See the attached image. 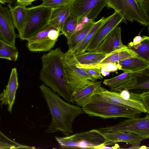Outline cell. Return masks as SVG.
Here are the masks:
<instances>
[{
	"label": "cell",
	"mask_w": 149,
	"mask_h": 149,
	"mask_svg": "<svg viewBox=\"0 0 149 149\" xmlns=\"http://www.w3.org/2000/svg\"><path fill=\"white\" fill-rule=\"evenodd\" d=\"M39 88L52 116L51 122L46 132L48 133L60 131L65 136L72 134L74 120L84 113L82 108L65 102L44 84L40 86Z\"/></svg>",
	"instance_id": "cell-1"
},
{
	"label": "cell",
	"mask_w": 149,
	"mask_h": 149,
	"mask_svg": "<svg viewBox=\"0 0 149 149\" xmlns=\"http://www.w3.org/2000/svg\"><path fill=\"white\" fill-rule=\"evenodd\" d=\"M64 53L60 48L50 50L41 57L42 68L39 78L44 84L65 100L72 102V95L65 76Z\"/></svg>",
	"instance_id": "cell-2"
},
{
	"label": "cell",
	"mask_w": 149,
	"mask_h": 149,
	"mask_svg": "<svg viewBox=\"0 0 149 149\" xmlns=\"http://www.w3.org/2000/svg\"><path fill=\"white\" fill-rule=\"evenodd\" d=\"M82 107L84 113L89 116L104 119L136 118L142 112L129 107L108 101L97 94L94 95L89 102Z\"/></svg>",
	"instance_id": "cell-3"
},
{
	"label": "cell",
	"mask_w": 149,
	"mask_h": 149,
	"mask_svg": "<svg viewBox=\"0 0 149 149\" xmlns=\"http://www.w3.org/2000/svg\"><path fill=\"white\" fill-rule=\"evenodd\" d=\"M59 146L63 148L96 149L107 141L98 129H93L64 137H55Z\"/></svg>",
	"instance_id": "cell-4"
},
{
	"label": "cell",
	"mask_w": 149,
	"mask_h": 149,
	"mask_svg": "<svg viewBox=\"0 0 149 149\" xmlns=\"http://www.w3.org/2000/svg\"><path fill=\"white\" fill-rule=\"evenodd\" d=\"M74 55L72 51L68 50L64 53L63 59L67 82L72 96L77 91L96 80L84 69L77 66Z\"/></svg>",
	"instance_id": "cell-5"
},
{
	"label": "cell",
	"mask_w": 149,
	"mask_h": 149,
	"mask_svg": "<svg viewBox=\"0 0 149 149\" xmlns=\"http://www.w3.org/2000/svg\"><path fill=\"white\" fill-rule=\"evenodd\" d=\"M52 8L38 6L27 8V17L23 31L18 35L22 40H27L48 24Z\"/></svg>",
	"instance_id": "cell-6"
},
{
	"label": "cell",
	"mask_w": 149,
	"mask_h": 149,
	"mask_svg": "<svg viewBox=\"0 0 149 149\" xmlns=\"http://www.w3.org/2000/svg\"><path fill=\"white\" fill-rule=\"evenodd\" d=\"M102 133L121 132L132 133L143 139L149 137V115L148 113L144 118H128L111 126L101 127L98 129Z\"/></svg>",
	"instance_id": "cell-7"
},
{
	"label": "cell",
	"mask_w": 149,
	"mask_h": 149,
	"mask_svg": "<svg viewBox=\"0 0 149 149\" xmlns=\"http://www.w3.org/2000/svg\"><path fill=\"white\" fill-rule=\"evenodd\" d=\"M106 6L113 9L127 20L136 21L145 26L149 25L140 6L136 0H108Z\"/></svg>",
	"instance_id": "cell-8"
},
{
	"label": "cell",
	"mask_w": 149,
	"mask_h": 149,
	"mask_svg": "<svg viewBox=\"0 0 149 149\" xmlns=\"http://www.w3.org/2000/svg\"><path fill=\"white\" fill-rule=\"evenodd\" d=\"M108 0H72L68 4L70 14L77 18L79 22L86 17L88 21H94Z\"/></svg>",
	"instance_id": "cell-9"
},
{
	"label": "cell",
	"mask_w": 149,
	"mask_h": 149,
	"mask_svg": "<svg viewBox=\"0 0 149 149\" xmlns=\"http://www.w3.org/2000/svg\"><path fill=\"white\" fill-rule=\"evenodd\" d=\"M61 31L49 24L28 39L27 47L31 52H47L55 45Z\"/></svg>",
	"instance_id": "cell-10"
},
{
	"label": "cell",
	"mask_w": 149,
	"mask_h": 149,
	"mask_svg": "<svg viewBox=\"0 0 149 149\" xmlns=\"http://www.w3.org/2000/svg\"><path fill=\"white\" fill-rule=\"evenodd\" d=\"M122 22H124L123 18L119 14L115 11L111 15L105 18L103 23L93 36L86 52L96 51L106 36Z\"/></svg>",
	"instance_id": "cell-11"
},
{
	"label": "cell",
	"mask_w": 149,
	"mask_h": 149,
	"mask_svg": "<svg viewBox=\"0 0 149 149\" xmlns=\"http://www.w3.org/2000/svg\"><path fill=\"white\" fill-rule=\"evenodd\" d=\"M15 28L8 8L0 3V40L13 47H16Z\"/></svg>",
	"instance_id": "cell-12"
},
{
	"label": "cell",
	"mask_w": 149,
	"mask_h": 149,
	"mask_svg": "<svg viewBox=\"0 0 149 149\" xmlns=\"http://www.w3.org/2000/svg\"><path fill=\"white\" fill-rule=\"evenodd\" d=\"M147 70L143 69L131 72H125L114 77L104 80L103 83L111 90L120 91L138 82L137 78L142 77Z\"/></svg>",
	"instance_id": "cell-13"
},
{
	"label": "cell",
	"mask_w": 149,
	"mask_h": 149,
	"mask_svg": "<svg viewBox=\"0 0 149 149\" xmlns=\"http://www.w3.org/2000/svg\"><path fill=\"white\" fill-rule=\"evenodd\" d=\"M126 46L122 42L121 29L117 26L106 36L95 51L109 54Z\"/></svg>",
	"instance_id": "cell-14"
},
{
	"label": "cell",
	"mask_w": 149,
	"mask_h": 149,
	"mask_svg": "<svg viewBox=\"0 0 149 149\" xmlns=\"http://www.w3.org/2000/svg\"><path fill=\"white\" fill-rule=\"evenodd\" d=\"M18 86L17 69L14 68L12 70L9 79L5 89L0 94L1 105L2 106L7 105V110L10 112L12 111Z\"/></svg>",
	"instance_id": "cell-15"
},
{
	"label": "cell",
	"mask_w": 149,
	"mask_h": 149,
	"mask_svg": "<svg viewBox=\"0 0 149 149\" xmlns=\"http://www.w3.org/2000/svg\"><path fill=\"white\" fill-rule=\"evenodd\" d=\"M102 133L107 140V146L123 142L132 145L129 148H143L140 145L141 142L143 140L139 136L133 133L119 131Z\"/></svg>",
	"instance_id": "cell-16"
},
{
	"label": "cell",
	"mask_w": 149,
	"mask_h": 149,
	"mask_svg": "<svg viewBox=\"0 0 149 149\" xmlns=\"http://www.w3.org/2000/svg\"><path fill=\"white\" fill-rule=\"evenodd\" d=\"M96 94L108 101L129 107L142 112L148 113L142 101L124 99L120 96L119 93L109 91L101 86Z\"/></svg>",
	"instance_id": "cell-17"
},
{
	"label": "cell",
	"mask_w": 149,
	"mask_h": 149,
	"mask_svg": "<svg viewBox=\"0 0 149 149\" xmlns=\"http://www.w3.org/2000/svg\"><path fill=\"white\" fill-rule=\"evenodd\" d=\"M96 51L86 52L77 55H74L76 65L84 69L91 67H98L100 62L108 55Z\"/></svg>",
	"instance_id": "cell-18"
},
{
	"label": "cell",
	"mask_w": 149,
	"mask_h": 149,
	"mask_svg": "<svg viewBox=\"0 0 149 149\" xmlns=\"http://www.w3.org/2000/svg\"><path fill=\"white\" fill-rule=\"evenodd\" d=\"M101 81L93 82L80 90L72 96V102L79 107L87 104L92 97L96 94L101 86Z\"/></svg>",
	"instance_id": "cell-19"
},
{
	"label": "cell",
	"mask_w": 149,
	"mask_h": 149,
	"mask_svg": "<svg viewBox=\"0 0 149 149\" xmlns=\"http://www.w3.org/2000/svg\"><path fill=\"white\" fill-rule=\"evenodd\" d=\"M118 69L125 72H131L143 69H148L149 60L138 55L116 63Z\"/></svg>",
	"instance_id": "cell-20"
},
{
	"label": "cell",
	"mask_w": 149,
	"mask_h": 149,
	"mask_svg": "<svg viewBox=\"0 0 149 149\" xmlns=\"http://www.w3.org/2000/svg\"><path fill=\"white\" fill-rule=\"evenodd\" d=\"M70 15L68 4L52 8L48 24L61 32L65 21Z\"/></svg>",
	"instance_id": "cell-21"
},
{
	"label": "cell",
	"mask_w": 149,
	"mask_h": 149,
	"mask_svg": "<svg viewBox=\"0 0 149 149\" xmlns=\"http://www.w3.org/2000/svg\"><path fill=\"white\" fill-rule=\"evenodd\" d=\"M10 13L15 27L19 32V35L22 33L24 26L27 17V8L24 6L17 4L14 7L11 4L7 5Z\"/></svg>",
	"instance_id": "cell-22"
},
{
	"label": "cell",
	"mask_w": 149,
	"mask_h": 149,
	"mask_svg": "<svg viewBox=\"0 0 149 149\" xmlns=\"http://www.w3.org/2000/svg\"><path fill=\"white\" fill-rule=\"evenodd\" d=\"M137 55L136 53L126 46L108 54L99 65H101L108 63H116Z\"/></svg>",
	"instance_id": "cell-23"
},
{
	"label": "cell",
	"mask_w": 149,
	"mask_h": 149,
	"mask_svg": "<svg viewBox=\"0 0 149 149\" xmlns=\"http://www.w3.org/2000/svg\"><path fill=\"white\" fill-rule=\"evenodd\" d=\"M95 22V21H88L83 25L81 29L75 31L67 39L68 50H72L82 41Z\"/></svg>",
	"instance_id": "cell-24"
},
{
	"label": "cell",
	"mask_w": 149,
	"mask_h": 149,
	"mask_svg": "<svg viewBox=\"0 0 149 149\" xmlns=\"http://www.w3.org/2000/svg\"><path fill=\"white\" fill-rule=\"evenodd\" d=\"M105 17H103L95 22L84 39L72 51L75 55H77L86 52V50L93 36L103 23Z\"/></svg>",
	"instance_id": "cell-25"
},
{
	"label": "cell",
	"mask_w": 149,
	"mask_h": 149,
	"mask_svg": "<svg viewBox=\"0 0 149 149\" xmlns=\"http://www.w3.org/2000/svg\"><path fill=\"white\" fill-rule=\"evenodd\" d=\"M18 56L16 47H13L0 40V58L16 61Z\"/></svg>",
	"instance_id": "cell-26"
},
{
	"label": "cell",
	"mask_w": 149,
	"mask_h": 149,
	"mask_svg": "<svg viewBox=\"0 0 149 149\" xmlns=\"http://www.w3.org/2000/svg\"><path fill=\"white\" fill-rule=\"evenodd\" d=\"M36 148L34 146H30L23 145L9 139L0 131V149Z\"/></svg>",
	"instance_id": "cell-27"
},
{
	"label": "cell",
	"mask_w": 149,
	"mask_h": 149,
	"mask_svg": "<svg viewBox=\"0 0 149 149\" xmlns=\"http://www.w3.org/2000/svg\"><path fill=\"white\" fill-rule=\"evenodd\" d=\"M79 23L77 19L70 14L63 24L61 34L68 39L76 31Z\"/></svg>",
	"instance_id": "cell-28"
},
{
	"label": "cell",
	"mask_w": 149,
	"mask_h": 149,
	"mask_svg": "<svg viewBox=\"0 0 149 149\" xmlns=\"http://www.w3.org/2000/svg\"><path fill=\"white\" fill-rule=\"evenodd\" d=\"M127 47L139 56L149 60V39L144 40L137 45Z\"/></svg>",
	"instance_id": "cell-29"
},
{
	"label": "cell",
	"mask_w": 149,
	"mask_h": 149,
	"mask_svg": "<svg viewBox=\"0 0 149 149\" xmlns=\"http://www.w3.org/2000/svg\"><path fill=\"white\" fill-rule=\"evenodd\" d=\"M72 0H42L40 7H49L51 8L68 4Z\"/></svg>",
	"instance_id": "cell-30"
},
{
	"label": "cell",
	"mask_w": 149,
	"mask_h": 149,
	"mask_svg": "<svg viewBox=\"0 0 149 149\" xmlns=\"http://www.w3.org/2000/svg\"><path fill=\"white\" fill-rule=\"evenodd\" d=\"M100 65L102 74L104 76L109 74L110 72L116 71L118 69L116 63H108Z\"/></svg>",
	"instance_id": "cell-31"
},
{
	"label": "cell",
	"mask_w": 149,
	"mask_h": 149,
	"mask_svg": "<svg viewBox=\"0 0 149 149\" xmlns=\"http://www.w3.org/2000/svg\"><path fill=\"white\" fill-rule=\"evenodd\" d=\"M147 21L149 22V0H136Z\"/></svg>",
	"instance_id": "cell-32"
},
{
	"label": "cell",
	"mask_w": 149,
	"mask_h": 149,
	"mask_svg": "<svg viewBox=\"0 0 149 149\" xmlns=\"http://www.w3.org/2000/svg\"><path fill=\"white\" fill-rule=\"evenodd\" d=\"M84 69V68H83ZM84 69L88 74L93 78L97 79H102L103 78L100 68L98 67H91Z\"/></svg>",
	"instance_id": "cell-33"
},
{
	"label": "cell",
	"mask_w": 149,
	"mask_h": 149,
	"mask_svg": "<svg viewBox=\"0 0 149 149\" xmlns=\"http://www.w3.org/2000/svg\"><path fill=\"white\" fill-rule=\"evenodd\" d=\"M126 89L128 90L136 89H143L149 90V80L144 81L140 82H137L136 84L129 87Z\"/></svg>",
	"instance_id": "cell-34"
},
{
	"label": "cell",
	"mask_w": 149,
	"mask_h": 149,
	"mask_svg": "<svg viewBox=\"0 0 149 149\" xmlns=\"http://www.w3.org/2000/svg\"><path fill=\"white\" fill-rule=\"evenodd\" d=\"M140 97L142 103L147 111L149 113V92H144L140 94Z\"/></svg>",
	"instance_id": "cell-35"
},
{
	"label": "cell",
	"mask_w": 149,
	"mask_h": 149,
	"mask_svg": "<svg viewBox=\"0 0 149 149\" xmlns=\"http://www.w3.org/2000/svg\"><path fill=\"white\" fill-rule=\"evenodd\" d=\"M149 39V37L146 36H141L140 35L135 36L133 40V42L128 44V46L135 45L138 44L144 40Z\"/></svg>",
	"instance_id": "cell-36"
},
{
	"label": "cell",
	"mask_w": 149,
	"mask_h": 149,
	"mask_svg": "<svg viewBox=\"0 0 149 149\" xmlns=\"http://www.w3.org/2000/svg\"><path fill=\"white\" fill-rule=\"evenodd\" d=\"M17 4L25 6L31 4L32 3L36 0H16Z\"/></svg>",
	"instance_id": "cell-37"
},
{
	"label": "cell",
	"mask_w": 149,
	"mask_h": 149,
	"mask_svg": "<svg viewBox=\"0 0 149 149\" xmlns=\"http://www.w3.org/2000/svg\"><path fill=\"white\" fill-rule=\"evenodd\" d=\"M15 0H0V3L1 4L6 3L11 4L14 2Z\"/></svg>",
	"instance_id": "cell-38"
},
{
	"label": "cell",
	"mask_w": 149,
	"mask_h": 149,
	"mask_svg": "<svg viewBox=\"0 0 149 149\" xmlns=\"http://www.w3.org/2000/svg\"></svg>",
	"instance_id": "cell-39"
}]
</instances>
